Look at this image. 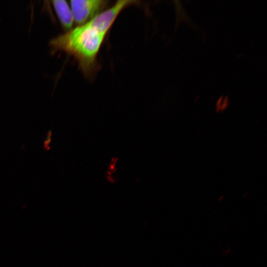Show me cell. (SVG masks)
Returning a JSON list of instances; mask_svg holds the SVG:
<instances>
[{
    "mask_svg": "<svg viewBox=\"0 0 267 267\" xmlns=\"http://www.w3.org/2000/svg\"><path fill=\"white\" fill-rule=\"evenodd\" d=\"M108 3V0H70L74 22L78 26L88 22L104 11Z\"/></svg>",
    "mask_w": 267,
    "mask_h": 267,
    "instance_id": "cell-2",
    "label": "cell"
},
{
    "mask_svg": "<svg viewBox=\"0 0 267 267\" xmlns=\"http://www.w3.org/2000/svg\"><path fill=\"white\" fill-rule=\"evenodd\" d=\"M55 12L62 27L66 30L72 29L74 19L71 7L66 0L52 1Z\"/></svg>",
    "mask_w": 267,
    "mask_h": 267,
    "instance_id": "cell-3",
    "label": "cell"
},
{
    "mask_svg": "<svg viewBox=\"0 0 267 267\" xmlns=\"http://www.w3.org/2000/svg\"><path fill=\"white\" fill-rule=\"evenodd\" d=\"M52 131L49 130L46 134L44 142V147L45 150H48L50 149V143L52 138Z\"/></svg>",
    "mask_w": 267,
    "mask_h": 267,
    "instance_id": "cell-4",
    "label": "cell"
},
{
    "mask_svg": "<svg viewBox=\"0 0 267 267\" xmlns=\"http://www.w3.org/2000/svg\"><path fill=\"white\" fill-rule=\"evenodd\" d=\"M106 35L87 22L53 38L49 44L52 54L60 51L72 56L82 73L90 78L97 70V55Z\"/></svg>",
    "mask_w": 267,
    "mask_h": 267,
    "instance_id": "cell-1",
    "label": "cell"
}]
</instances>
